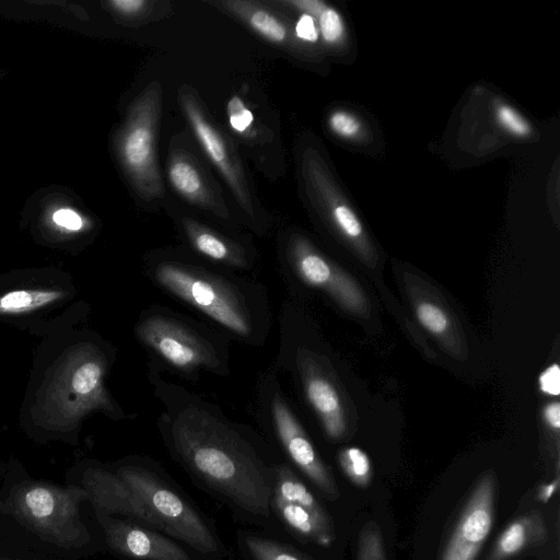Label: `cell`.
I'll return each mask as SVG.
<instances>
[{
  "mask_svg": "<svg viewBox=\"0 0 560 560\" xmlns=\"http://www.w3.org/2000/svg\"><path fill=\"white\" fill-rule=\"evenodd\" d=\"M168 432L179 458L209 487L252 514H270L268 472L250 445L228 423L189 405L172 418Z\"/></svg>",
  "mask_w": 560,
  "mask_h": 560,
  "instance_id": "obj_1",
  "label": "cell"
},
{
  "mask_svg": "<svg viewBox=\"0 0 560 560\" xmlns=\"http://www.w3.org/2000/svg\"><path fill=\"white\" fill-rule=\"evenodd\" d=\"M86 500L83 487L30 482L14 491L11 506L14 515L43 540L73 548L90 541L80 515V505Z\"/></svg>",
  "mask_w": 560,
  "mask_h": 560,
  "instance_id": "obj_2",
  "label": "cell"
},
{
  "mask_svg": "<svg viewBox=\"0 0 560 560\" xmlns=\"http://www.w3.org/2000/svg\"><path fill=\"white\" fill-rule=\"evenodd\" d=\"M153 275L164 289L232 332L243 337L250 335L249 311L241 294L222 278L175 261L161 262Z\"/></svg>",
  "mask_w": 560,
  "mask_h": 560,
  "instance_id": "obj_3",
  "label": "cell"
},
{
  "mask_svg": "<svg viewBox=\"0 0 560 560\" xmlns=\"http://www.w3.org/2000/svg\"><path fill=\"white\" fill-rule=\"evenodd\" d=\"M116 475L145 505L156 528L202 553L218 551V541L200 515L149 470L120 467Z\"/></svg>",
  "mask_w": 560,
  "mask_h": 560,
  "instance_id": "obj_4",
  "label": "cell"
},
{
  "mask_svg": "<svg viewBox=\"0 0 560 560\" xmlns=\"http://www.w3.org/2000/svg\"><path fill=\"white\" fill-rule=\"evenodd\" d=\"M161 110V88L150 83L132 106L121 140L125 166L140 196L155 199L164 186L156 160V131Z\"/></svg>",
  "mask_w": 560,
  "mask_h": 560,
  "instance_id": "obj_5",
  "label": "cell"
},
{
  "mask_svg": "<svg viewBox=\"0 0 560 560\" xmlns=\"http://www.w3.org/2000/svg\"><path fill=\"white\" fill-rule=\"evenodd\" d=\"M105 362L92 348L78 350L56 380L52 400L66 418H78L95 408L110 407L103 378Z\"/></svg>",
  "mask_w": 560,
  "mask_h": 560,
  "instance_id": "obj_6",
  "label": "cell"
},
{
  "mask_svg": "<svg viewBox=\"0 0 560 560\" xmlns=\"http://www.w3.org/2000/svg\"><path fill=\"white\" fill-rule=\"evenodd\" d=\"M271 503L283 522L315 544L329 547L335 540L330 517L306 486L285 466L278 467Z\"/></svg>",
  "mask_w": 560,
  "mask_h": 560,
  "instance_id": "obj_7",
  "label": "cell"
},
{
  "mask_svg": "<svg viewBox=\"0 0 560 560\" xmlns=\"http://www.w3.org/2000/svg\"><path fill=\"white\" fill-rule=\"evenodd\" d=\"M137 332L143 343L180 371L218 365L212 346L174 318L162 315L147 317L138 325Z\"/></svg>",
  "mask_w": 560,
  "mask_h": 560,
  "instance_id": "obj_8",
  "label": "cell"
},
{
  "mask_svg": "<svg viewBox=\"0 0 560 560\" xmlns=\"http://www.w3.org/2000/svg\"><path fill=\"white\" fill-rule=\"evenodd\" d=\"M497 479L483 474L475 483L439 560H476L494 521Z\"/></svg>",
  "mask_w": 560,
  "mask_h": 560,
  "instance_id": "obj_9",
  "label": "cell"
},
{
  "mask_svg": "<svg viewBox=\"0 0 560 560\" xmlns=\"http://www.w3.org/2000/svg\"><path fill=\"white\" fill-rule=\"evenodd\" d=\"M179 101L189 125L205 153L219 170L240 206L254 214L253 199L240 159L230 141L209 120L190 89L179 90Z\"/></svg>",
  "mask_w": 560,
  "mask_h": 560,
  "instance_id": "obj_10",
  "label": "cell"
},
{
  "mask_svg": "<svg viewBox=\"0 0 560 560\" xmlns=\"http://www.w3.org/2000/svg\"><path fill=\"white\" fill-rule=\"evenodd\" d=\"M275 432L294 465L328 498H339L335 478L320 459L287 401L275 394L270 404Z\"/></svg>",
  "mask_w": 560,
  "mask_h": 560,
  "instance_id": "obj_11",
  "label": "cell"
},
{
  "mask_svg": "<svg viewBox=\"0 0 560 560\" xmlns=\"http://www.w3.org/2000/svg\"><path fill=\"white\" fill-rule=\"evenodd\" d=\"M108 546L135 560H191L177 544L156 532L126 521L96 513Z\"/></svg>",
  "mask_w": 560,
  "mask_h": 560,
  "instance_id": "obj_12",
  "label": "cell"
},
{
  "mask_svg": "<svg viewBox=\"0 0 560 560\" xmlns=\"http://www.w3.org/2000/svg\"><path fill=\"white\" fill-rule=\"evenodd\" d=\"M290 258L304 282L325 290L349 310L364 308V298L355 283L306 243L295 241L290 249Z\"/></svg>",
  "mask_w": 560,
  "mask_h": 560,
  "instance_id": "obj_13",
  "label": "cell"
},
{
  "mask_svg": "<svg viewBox=\"0 0 560 560\" xmlns=\"http://www.w3.org/2000/svg\"><path fill=\"white\" fill-rule=\"evenodd\" d=\"M82 487L96 513H118L155 527L145 505L116 474L90 469L84 474Z\"/></svg>",
  "mask_w": 560,
  "mask_h": 560,
  "instance_id": "obj_14",
  "label": "cell"
},
{
  "mask_svg": "<svg viewBox=\"0 0 560 560\" xmlns=\"http://www.w3.org/2000/svg\"><path fill=\"white\" fill-rule=\"evenodd\" d=\"M548 539V527L542 514L533 510L514 518L501 532L485 560H513Z\"/></svg>",
  "mask_w": 560,
  "mask_h": 560,
  "instance_id": "obj_15",
  "label": "cell"
},
{
  "mask_svg": "<svg viewBox=\"0 0 560 560\" xmlns=\"http://www.w3.org/2000/svg\"><path fill=\"white\" fill-rule=\"evenodd\" d=\"M167 176L173 188L188 201L226 218L228 210L212 191L206 177L185 152H173L167 163Z\"/></svg>",
  "mask_w": 560,
  "mask_h": 560,
  "instance_id": "obj_16",
  "label": "cell"
},
{
  "mask_svg": "<svg viewBox=\"0 0 560 560\" xmlns=\"http://www.w3.org/2000/svg\"><path fill=\"white\" fill-rule=\"evenodd\" d=\"M303 380L307 400L318 416L326 434L332 440L340 439L346 431V421L335 386L310 366L304 369Z\"/></svg>",
  "mask_w": 560,
  "mask_h": 560,
  "instance_id": "obj_17",
  "label": "cell"
},
{
  "mask_svg": "<svg viewBox=\"0 0 560 560\" xmlns=\"http://www.w3.org/2000/svg\"><path fill=\"white\" fill-rule=\"evenodd\" d=\"M226 10L244 21L257 34L269 42L285 44L289 40L287 25L272 12L249 1L221 2Z\"/></svg>",
  "mask_w": 560,
  "mask_h": 560,
  "instance_id": "obj_18",
  "label": "cell"
},
{
  "mask_svg": "<svg viewBox=\"0 0 560 560\" xmlns=\"http://www.w3.org/2000/svg\"><path fill=\"white\" fill-rule=\"evenodd\" d=\"M185 229L192 246L201 255L229 266L245 264L241 252L215 233L191 222L186 223Z\"/></svg>",
  "mask_w": 560,
  "mask_h": 560,
  "instance_id": "obj_19",
  "label": "cell"
},
{
  "mask_svg": "<svg viewBox=\"0 0 560 560\" xmlns=\"http://www.w3.org/2000/svg\"><path fill=\"white\" fill-rule=\"evenodd\" d=\"M62 296L55 290H16L0 296V314H20L48 305Z\"/></svg>",
  "mask_w": 560,
  "mask_h": 560,
  "instance_id": "obj_20",
  "label": "cell"
},
{
  "mask_svg": "<svg viewBox=\"0 0 560 560\" xmlns=\"http://www.w3.org/2000/svg\"><path fill=\"white\" fill-rule=\"evenodd\" d=\"M245 546L255 560H312L298 550L268 538L246 536Z\"/></svg>",
  "mask_w": 560,
  "mask_h": 560,
  "instance_id": "obj_21",
  "label": "cell"
},
{
  "mask_svg": "<svg viewBox=\"0 0 560 560\" xmlns=\"http://www.w3.org/2000/svg\"><path fill=\"white\" fill-rule=\"evenodd\" d=\"M339 464L348 479L365 488L371 482L372 468L368 455L358 447H349L339 454Z\"/></svg>",
  "mask_w": 560,
  "mask_h": 560,
  "instance_id": "obj_22",
  "label": "cell"
},
{
  "mask_svg": "<svg viewBox=\"0 0 560 560\" xmlns=\"http://www.w3.org/2000/svg\"><path fill=\"white\" fill-rule=\"evenodd\" d=\"M357 560H387L383 534L374 521L365 523L359 533Z\"/></svg>",
  "mask_w": 560,
  "mask_h": 560,
  "instance_id": "obj_23",
  "label": "cell"
},
{
  "mask_svg": "<svg viewBox=\"0 0 560 560\" xmlns=\"http://www.w3.org/2000/svg\"><path fill=\"white\" fill-rule=\"evenodd\" d=\"M416 315L421 325L434 335H442L450 327V319L445 312L433 303H419L416 307Z\"/></svg>",
  "mask_w": 560,
  "mask_h": 560,
  "instance_id": "obj_24",
  "label": "cell"
},
{
  "mask_svg": "<svg viewBox=\"0 0 560 560\" xmlns=\"http://www.w3.org/2000/svg\"><path fill=\"white\" fill-rule=\"evenodd\" d=\"M226 113L229 124L235 132L242 136L249 135L254 124V116L240 96L233 95L229 100Z\"/></svg>",
  "mask_w": 560,
  "mask_h": 560,
  "instance_id": "obj_25",
  "label": "cell"
},
{
  "mask_svg": "<svg viewBox=\"0 0 560 560\" xmlns=\"http://www.w3.org/2000/svg\"><path fill=\"white\" fill-rule=\"evenodd\" d=\"M319 31L327 43L337 42L343 33V24L339 13L325 7L317 15Z\"/></svg>",
  "mask_w": 560,
  "mask_h": 560,
  "instance_id": "obj_26",
  "label": "cell"
},
{
  "mask_svg": "<svg viewBox=\"0 0 560 560\" xmlns=\"http://www.w3.org/2000/svg\"><path fill=\"white\" fill-rule=\"evenodd\" d=\"M499 122L510 132L516 136L529 133L528 124L510 106L500 105L497 109Z\"/></svg>",
  "mask_w": 560,
  "mask_h": 560,
  "instance_id": "obj_27",
  "label": "cell"
},
{
  "mask_svg": "<svg viewBox=\"0 0 560 560\" xmlns=\"http://www.w3.org/2000/svg\"><path fill=\"white\" fill-rule=\"evenodd\" d=\"M334 218L339 228L349 236L358 237L362 233V226L358 218L347 206L339 205L334 208Z\"/></svg>",
  "mask_w": 560,
  "mask_h": 560,
  "instance_id": "obj_28",
  "label": "cell"
},
{
  "mask_svg": "<svg viewBox=\"0 0 560 560\" xmlns=\"http://www.w3.org/2000/svg\"><path fill=\"white\" fill-rule=\"evenodd\" d=\"M329 126L332 131L342 137H352L359 129L360 124L348 113L336 112L329 118Z\"/></svg>",
  "mask_w": 560,
  "mask_h": 560,
  "instance_id": "obj_29",
  "label": "cell"
},
{
  "mask_svg": "<svg viewBox=\"0 0 560 560\" xmlns=\"http://www.w3.org/2000/svg\"><path fill=\"white\" fill-rule=\"evenodd\" d=\"M539 386L542 393L551 396L560 394V369L558 364H552L546 369L539 376Z\"/></svg>",
  "mask_w": 560,
  "mask_h": 560,
  "instance_id": "obj_30",
  "label": "cell"
},
{
  "mask_svg": "<svg viewBox=\"0 0 560 560\" xmlns=\"http://www.w3.org/2000/svg\"><path fill=\"white\" fill-rule=\"evenodd\" d=\"M294 32L300 39L305 42L314 43L318 39V30L315 20L306 13L300 15L295 23Z\"/></svg>",
  "mask_w": 560,
  "mask_h": 560,
  "instance_id": "obj_31",
  "label": "cell"
},
{
  "mask_svg": "<svg viewBox=\"0 0 560 560\" xmlns=\"http://www.w3.org/2000/svg\"><path fill=\"white\" fill-rule=\"evenodd\" d=\"M52 220L59 226H63L68 230L77 231L82 226V219L78 213L70 209H59L54 215Z\"/></svg>",
  "mask_w": 560,
  "mask_h": 560,
  "instance_id": "obj_32",
  "label": "cell"
},
{
  "mask_svg": "<svg viewBox=\"0 0 560 560\" xmlns=\"http://www.w3.org/2000/svg\"><path fill=\"white\" fill-rule=\"evenodd\" d=\"M110 3L118 12L127 15L142 14L150 4L145 0H116Z\"/></svg>",
  "mask_w": 560,
  "mask_h": 560,
  "instance_id": "obj_33",
  "label": "cell"
},
{
  "mask_svg": "<svg viewBox=\"0 0 560 560\" xmlns=\"http://www.w3.org/2000/svg\"><path fill=\"white\" fill-rule=\"evenodd\" d=\"M547 423L555 430L560 428V405L555 401L549 404L544 410Z\"/></svg>",
  "mask_w": 560,
  "mask_h": 560,
  "instance_id": "obj_34",
  "label": "cell"
},
{
  "mask_svg": "<svg viewBox=\"0 0 560 560\" xmlns=\"http://www.w3.org/2000/svg\"><path fill=\"white\" fill-rule=\"evenodd\" d=\"M0 560H22V559H8V558H0Z\"/></svg>",
  "mask_w": 560,
  "mask_h": 560,
  "instance_id": "obj_35",
  "label": "cell"
}]
</instances>
